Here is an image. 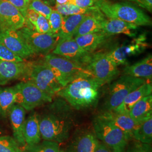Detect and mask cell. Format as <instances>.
<instances>
[{
    "label": "cell",
    "mask_w": 152,
    "mask_h": 152,
    "mask_svg": "<svg viewBox=\"0 0 152 152\" xmlns=\"http://www.w3.org/2000/svg\"><path fill=\"white\" fill-rule=\"evenodd\" d=\"M0 152H22L15 140L10 136H0Z\"/></svg>",
    "instance_id": "cell-32"
},
{
    "label": "cell",
    "mask_w": 152,
    "mask_h": 152,
    "mask_svg": "<svg viewBox=\"0 0 152 152\" xmlns=\"http://www.w3.org/2000/svg\"><path fill=\"white\" fill-rule=\"evenodd\" d=\"M152 92V84L149 82L147 81L129 94L120 105L113 111L121 113L129 114L131 109L135 104L141 99L151 95Z\"/></svg>",
    "instance_id": "cell-20"
},
{
    "label": "cell",
    "mask_w": 152,
    "mask_h": 152,
    "mask_svg": "<svg viewBox=\"0 0 152 152\" xmlns=\"http://www.w3.org/2000/svg\"><path fill=\"white\" fill-rule=\"evenodd\" d=\"M137 29L138 26L117 19L105 18L102 22V31L109 36L124 34L135 37L137 35Z\"/></svg>",
    "instance_id": "cell-18"
},
{
    "label": "cell",
    "mask_w": 152,
    "mask_h": 152,
    "mask_svg": "<svg viewBox=\"0 0 152 152\" xmlns=\"http://www.w3.org/2000/svg\"><path fill=\"white\" fill-rule=\"evenodd\" d=\"M39 124L41 139L61 143L69 138L73 120L66 110L57 109L39 118Z\"/></svg>",
    "instance_id": "cell-2"
},
{
    "label": "cell",
    "mask_w": 152,
    "mask_h": 152,
    "mask_svg": "<svg viewBox=\"0 0 152 152\" xmlns=\"http://www.w3.org/2000/svg\"><path fill=\"white\" fill-rule=\"evenodd\" d=\"M25 19L26 24H28V27L37 32L50 33L48 19L38 12L28 9Z\"/></svg>",
    "instance_id": "cell-27"
},
{
    "label": "cell",
    "mask_w": 152,
    "mask_h": 152,
    "mask_svg": "<svg viewBox=\"0 0 152 152\" xmlns=\"http://www.w3.org/2000/svg\"><path fill=\"white\" fill-rule=\"evenodd\" d=\"M88 14L64 16L60 31L57 34L59 40L72 38L80 24Z\"/></svg>",
    "instance_id": "cell-26"
},
{
    "label": "cell",
    "mask_w": 152,
    "mask_h": 152,
    "mask_svg": "<svg viewBox=\"0 0 152 152\" xmlns=\"http://www.w3.org/2000/svg\"><path fill=\"white\" fill-rule=\"evenodd\" d=\"M132 138L142 143L151 144L152 141V118L142 122L132 133Z\"/></svg>",
    "instance_id": "cell-29"
},
{
    "label": "cell",
    "mask_w": 152,
    "mask_h": 152,
    "mask_svg": "<svg viewBox=\"0 0 152 152\" xmlns=\"http://www.w3.org/2000/svg\"><path fill=\"white\" fill-rule=\"evenodd\" d=\"M0 42L23 59L34 54L18 31H0Z\"/></svg>",
    "instance_id": "cell-15"
},
{
    "label": "cell",
    "mask_w": 152,
    "mask_h": 152,
    "mask_svg": "<svg viewBox=\"0 0 152 152\" xmlns=\"http://www.w3.org/2000/svg\"><path fill=\"white\" fill-rule=\"evenodd\" d=\"M147 80L124 75L113 83L109 88V92L104 105V111H112L117 108L126 96L135 90Z\"/></svg>",
    "instance_id": "cell-6"
},
{
    "label": "cell",
    "mask_w": 152,
    "mask_h": 152,
    "mask_svg": "<svg viewBox=\"0 0 152 152\" xmlns=\"http://www.w3.org/2000/svg\"><path fill=\"white\" fill-rule=\"evenodd\" d=\"M98 8L94 6L90 8H81L72 4H56L55 10L59 12L63 16H68L76 14H89L96 11Z\"/></svg>",
    "instance_id": "cell-31"
},
{
    "label": "cell",
    "mask_w": 152,
    "mask_h": 152,
    "mask_svg": "<svg viewBox=\"0 0 152 152\" xmlns=\"http://www.w3.org/2000/svg\"><path fill=\"white\" fill-rule=\"evenodd\" d=\"M64 16L59 12L53 10L48 18L50 33L57 36L61 27Z\"/></svg>",
    "instance_id": "cell-34"
},
{
    "label": "cell",
    "mask_w": 152,
    "mask_h": 152,
    "mask_svg": "<svg viewBox=\"0 0 152 152\" xmlns=\"http://www.w3.org/2000/svg\"><path fill=\"white\" fill-rule=\"evenodd\" d=\"M44 62L50 67L63 88L79 77H93L85 65L59 55L54 54L46 55Z\"/></svg>",
    "instance_id": "cell-5"
},
{
    "label": "cell",
    "mask_w": 152,
    "mask_h": 152,
    "mask_svg": "<svg viewBox=\"0 0 152 152\" xmlns=\"http://www.w3.org/2000/svg\"><path fill=\"white\" fill-rule=\"evenodd\" d=\"M103 85L90 76H81L68 83L57 95L64 99L73 108H90L98 102Z\"/></svg>",
    "instance_id": "cell-1"
},
{
    "label": "cell",
    "mask_w": 152,
    "mask_h": 152,
    "mask_svg": "<svg viewBox=\"0 0 152 152\" xmlns=\"http://www.w3.org/2000/svg\"><path fill=\"white\" fill-rule=\"evenodd\" d=\"M149 46L145 34H142L127 44H122L107 54L113 62L118 66L126 64L129 58L140 54Z\"/></svg>",
    "instance_id": "cell-11"
},
{
    "label": "cell",
    "mask_w": 152,
    "mask_h": 152,
    "mask_svg": "<svg viewBox=\"0 0 152 152\" xmlns=\"http://www.w3.org/2000/svg\"><path fill=\"white\" fill-rule=\"evenodd\" d=\"M98 116L111 122L131 137L133 131L140 125L133 120L129 114L121 113L113 110L103 111Z\"/></svg>",
    "instance_id": "cell-19"
},
{
    "label": "cell",
    "mask_w": 152,
    "mask_h": 152,
    "mask_svg": "<svg viewBox=\"0 0 152 152\" xmlns=\"http://www.w3.org/2000/svg\"><path fill=\"white\" fill-rule=\"evenodd\" d=\"M125 152H152V147L151 144L136 141L127 147Z\"/></svg>",
    "instance_id": "cell-36"
},
{
    "label": "cell",
    "mask_w": 152,
    "mask_h": 152,
    "mask_svg": "<svg viewBox=\"0 0 152 152\" xmlns=\"http://www.w3.org/2000/svg\"><path fill=\"white\" fill-rule=\"evenodd\" d=\"M13 88L15 91V103L22 106L26 110H32L52 101L53 97L29 80L20 82Z\"/></svg>",
    "instance_id": "cell-7"
},
{
    "label": "cell",
    "mask_w": 152,
    "mask_h": 152,
    "mask_svg": "<svg viewBox=\"0 0 152 152\" xmlns=\"http://www.w3.org/2000/svg\"><path fill=\"white\" fill-rule=\"evenodd\" d=\"M110 36L105 33L101 31L86 34L78 36L74 39L80 48L91 53L103 44Z\"/></svg>",
    "instance_id": "cell-24"
},
{
    "label": "cell",
    "mask_w": 152,
    "mask_h": 152,
    "mask_svg": "<svg viewBox=\"0 0 152 152\" xmlns=\"http://www.w3.org/2000/svg\"><path fill=\"white\" fill-rule=\"evenodd\" d=\"M95 6L108 18L120 19L138 26L152 25L151 19L146 13L129 3H112L107 0H97Z\"/></svg>",
    "instance_id": "cell-3"
},
{
    "label": "cell",
    "mask_w": 152,
    "mask_h": 152,
    "mask_svg": "<svg viewBox=\"0 0 152 152\" xmlns=\"http://www.w3.org/2000/svg\"><path fill=\"white\" fill-rule=\"evenodd\" d=\"M97 0H70V4L81 8H90L95 6Z\"/></svg>",
    "instance_id": "cell-38"
},
{
    "label": "cell",
    "mask_w": 152,
    "mask_h": 152,
    "mask_svg": "<svg viewBox=\"0 0 152 152\" xmlns=\"http://www.w3.org/2000/svg\"><path fill=\"white\" fill-rule=\"evenodd\" d=\"M26 25V19L7 0L0 1V31H18Z\"/></svg>",
    "instance_id": "cell-12"
},
{
    "label": "cell",
    "mask_w": 152,
    "mask_h": 152,
    "mask_svg": "<svg viewBox=\"0 0 152 152\" xmlns=\"http://www.w3.org/2000/svg\"><path fill=\"white\" fill-rule=\"evenodd\" d=\"M28 78L45 93L51 97L57 95L63 86L51 69L46 63L33 64Z\"/></svg>",
    "instance_id": "cell-9"
},
{
    "label": "cell",
    "mask_w": 152,
    "mask_h": 152,
    "mask_svg": "<svg viewBox=\"0 0 152 152\" xmlns=\"http://www.w3.org/2000/svg\"><path fill=\"white\" fill-rule=\"evenodd\" d=\"M33 54H47L58 44V37L51 33H42L28 27L18 30Z\"/></svg>",
    "instance_id": "cell-10"
},
{
    "label": "cell",
    "mask_w": 152,
    "mask_h": 152,
    "mask_svg": "<svg viewBox=\"0 0 152 152\" xmlns=\"http://www.w3.org/2000/svg\"><path fill=\"white\" fill-rule=\"evenodd\" d=\"M12 5L14 6L21 12L23 16L25 17L28 10V6L30 0H7Z\"/></svg>",
    "instance_id": "cell-37"
},
{
    "label": "cell",
    "mask_w": 152,
    "mask_h": 152,
    "mask_svg": "<svg viewBox=\"0 0 152 152\" xmlns=\"http://www.w3.org/2000/svg\"><path fill=\"white\" fill-rule=\"evenodd\" d=\"M129 114L133 120L140 124L152 118V94L141 99L135 104Z\"/></svg>",
    "instance_id": "cell-23"
},
{
    "label": "cell",
    "mask_w": 152,
    "mask_h": 152,
    "mask_svg": "<svg viewBox=\"0 0 152 152\" xmlns=\"http://www.w3.org/2000/svg\"><path fill=\"white\" fill-rule=\"evenodd\" d=\"M94 152H112V151L102 141L97 139Z\"/></svg>",
    "instance_id": "cell-40"
},
{
    "label": "cell",
    "mask_w": 152,
    "mask_h": 152,
    "mask_svg": "<svg viewBox=\"0 0 152 152\" xmlns=\"http://www.w3.org/2000/svg\"><path fill=\"white\" fill-rule=\"evenodd\" d=\"M70 4V0H56V4Z\"/></svg>",
    "instance_id": "cell-41"
},
{
    "label": "cell",
    "mask_w": 152,
    "mask_h": 152,
    "mask_svg": "<svg viewBox=\"0 0 152 152\" xmlns=\"http://www.w3.org/2000/svg\"><path fill=\"white\" fill-rule=\"evenodd\" d=\"M11 123L13 138L20 148L26 145L23 136L24 125L26 121V110L22 106L15 104L8 115Z\"/></svg>",
    "instance_id": "cell-17"
},
{
    "label": "cell",
    "mask_w": 152,
    "mask_h": 152,
    "mask_svg": "<svg viewBox=\"0 0 152 152\" xmlns=\"http://www.w3.org/2000/svg\"><path fill=\"white\" fill-rule=\"evenodd\" d=\"M28 9L38 12L48 19L53 10L43 0H31L29 4Z\"/></svg>",
    "instance_id": "cell-33"
},
{
    "label": "cell",
    "mask_w": 152,
    "mask_h": 152,
    "mask_svg": "<svg viewBox=\"0 0 152 152\" xmlns=\"http://www.w3.org/2000/svg\"><path fill=\"white\" fill-rule=\"evenodd\" d=\"M30 1H31V0H30Z\"/></svg>",
    "instance_id": "cell-42"
},
{
    "label": "cell",
    "mask_w": 152,
    "mask_h": 152,
    "mask_svg": "<svg viewBox=\"0 0 152 152\" xmlns=\"http://www.w3.org/2000/svg\"><path fill=\"white\" fill-rule=\"evenodd\" d=\"M132 1V0H131ZM136 2L139 5L146 9L150 12L152 10V0H132Z\"/></svg>",
    "instance_id": "cell-39"
},
{
    "label": "cell",
    "mask_w": 152,
    "mask_h": 152,
    "mask_svg": "<svg viewBox=\"0 0 152 152\" xmlns=\"http://www.w3.org/2000/svg\"><path fill=\"white\" fill-rule=\"evenodd\" d=\"M15 104V91L13 87H0V117L6 118Z\"/></svg>",
    "instance_id": "cell-28"
},
{
    "label": "cell",
    "mask_w": 152,
    "mask_h": 152,
    "mask_svg": "<svg viewBox=\"0 0 152 152\" xmlns=\"http://www.w3.org/2000/svg\"><path fill=\"white\" fill-rule=\"evenodd\" d=\"M0 60L12 62H22L23 59L17 56L0 42Z\"/></svg>",
    "instance_id": "cell-35"
},
{
    "label": "cell",
    "mask_w": 152,
    "mask_h": 152,
    "mask_svg": "<svg viewBox=\"0 0 152 152\" xmlns=\"http://www.w3.org/2000/svg\"><path fill=\"white\" fill-rule=\"evenodd\" d=\"M97 139L92 131H79L75 134L64 152H94Z\"/></svg>",
    "instance_id": "cell-16"
},
{
    "label": "cell",
    "mask_w": 152,
    "mask_h": 152,
    "mask_svg": "<svg viewBox=\"0 0 152 152\" xmlns=\"http://www.w3.org/2000/svg\"><path fill=\"white\" fill-rule=\"evenodd\" d=\"M85 66L93 78L103 85L113 80L120 73L118 66L109 58L107 53L91 55Z\"/></svg>",
    "instance_id": "cell-8"
},
{
    "label": "cell",
    "mask_w": 152,
    "mask_h": 152,
    "mask_svg": "<svg viewBox=\"0 0 152 152\" xmlns=\"http://www.w3.org/2000/svg\"><path fill=\"white\" fill-rule=\"evenodd\" d=\"M23 136L26 144L28 145L37 144L41 140L39 117L36 113L31 114L25 121Z\"/></svg>",
    "instance_id": "cell-25"
},
{
    "label": "cell",
    "mask_w": 152,
    "mask_h": 152,
    "mask_svg": "<svg viewBox=\"0 0 152 152\" xmlns=\"http://www.w3.org/2000/svg\"><path fill=\"white\" fill-rule=\"evenodd\" d=\"M94 133L112 152H125L132 137L118 127L98 115L92 121Z\"/></svg>",
    "instance_id": "cell-4"
},
{
    "label": "cell",
    "mask_w": 152,
    "mask_h": 152,
    "mask_svg": "<svg viewBox=\"0 0 152 152\" xmlns=\"http://www.w3.org/2000/svg\"><path fill=\"white\" fill-rule=\"evenodd\" d=\"M22 152H64V151L61 149L58 142L44 140L36 144H26L23 147Z\"/></svg>",
    "instance_id": "cell-30"
},
{
    "label": "cell",
    "mask_w": 152,
    "mask_h": 152,
    "mask_svg": "<svg viewBox=\"0 0 152 152\" xmlns=\"http://www.w3.org/2000/svg\"><path fill=\"white\" fill-rule=\"evenodd\" d=\"M105 18L103 13L98 9L96 11L88 14L77 28L73 38L88 33L102 31V22Z\"/></svg>",
    "instance_id": "cell-21"
},
{
    "label": "cell",
    "mask_w": 152,
    "mask_h": 152,
    "mask_svg": "<svg viewBox=\"0 0 152 152\" xmlns=\"http://www.w3.org/2000/svg\"><path fill=\"white\" fill-rule=\"evenodd\" d=\"M0 1H1V0H0Z\"/></svg>",
    "instance_id": "cell-43"
},
{
    "label": "cell",
    "mask_w": 152,
    "mask_h": 152,
    "mask_svg": "<svg viewBox=\"0 0 152 152\" xmlns=\"http://www.w3.org/2000/svg\"><path fill=\"white\" fill-rule=\"evenodd\" d=\"M53 54L76 61L85 65L91 55L90 53L80 48L73 38L59 40L53 50Z\"/></svg>",
    "instance_id": "cell-13"
},
{
    "label": "cell",
    "mask_w": 152,
    "mask_h": 152,
    "mask_svg": "<svg viewBox=\"0 0 152 152\" xmlns=\"http://www.w3.org/2000/svg\"><path fill=\"white\" fill-rule=\"evenodd\" d=\"M124 75L137 78L148 80L149 81L152 78V54L136 63L131 65H126L124 69Z\"/></svg>",
    "instance_id": "cell-22"
},
{
    "label": "cell",
    "mask_w": 152,
    "mask_h": 152,
    "mask_svg": "<svg viewBox=\"0 0 152 152\" xmlns=\"http://www.w3.org/2000/svg\"><path fill=\"white\" fill-rule=\"evenodd\" d=\"M32 63L0 60V86L9 82L27 77Z\"/></svg>",
    "instance_id": "cell-14"
}]
</instances>
